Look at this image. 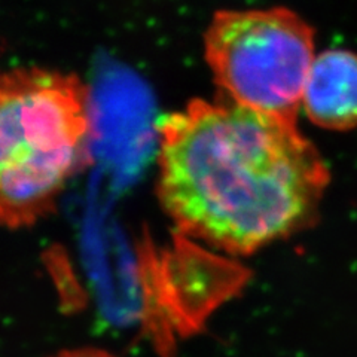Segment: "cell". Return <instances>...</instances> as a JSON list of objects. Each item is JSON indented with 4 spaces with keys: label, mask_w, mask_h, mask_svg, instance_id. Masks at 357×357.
Returning a JSON list of instances; mask_svg holds the SVG:
<instances>
[{
    "label": "cell",
    "mask_w": 357,
    "mask_h": 357,
    "mask_svg": "<svg viewBox=\"0 0 357 357\" xmlns=\"http://www.w3.org/2000/svg\"><path fill=\"white\" fill-rule=\"evenodd\" d=\"M160 204L182 234L249 255L310 227L329 185L296 121L194 98L158 124Z\"/></svg>",
    "instance_id": "obj_1"
},
{
    "label": "cell",
    "mask_w": 357,
    "mask_h": 357,
    "mask_svg": "<svg viewBox=\"0 0 357 357\" xmlns=\"http://www.w3.org/2000/svg\"><path fill=\"white\" fill-rule=\"evenodd\" d=\"M89 86L48 67L0 70V227L48 218L88 164L94 137Z\"/></svg>",
    "instance_id": "obj_2"
},
{
    "label": "cell",
    "mask_w": 357,
    "mask_h": 357,
    "mask_svg": "<svg viewBox=\"0 0 357 357\" xmlns=\"http://www.w3.org/2000/svg\"><path fill=\"white\" fill-rule=\"evenodd\" d=\"M316 35L287 8L218 10L204 31V59L222 100L296 121Z\"/></svg>",
    "instance_id": "obj_3"
},
{
    "label": "cell",
    "mask_w": 357,
    "mask_h": 357,
    "mask_svg": "<svg viewBox=\"0 0 357 357\" xmlns=\"http://www.w3.org/2000/svg\"><path fill=\"white\" fill-rule=\"evenodd\" d=\"M301 106L317 127L333 131L357 128V54L337 48L316 55Z\"/></svg>",
    "instance_id": "obj_4"
},
{
    "label": "cell",
    "mask_w": 357,
    "mask_h": 357,
    "mask_svg": "<svg viewBox=\"0 0 357 357\" xmlns=\"http://www.w3.org/2000/svg\"><path fill=\"white\" fill-rule=\"evenodd\" d=\"M50 357H115L107 350L96 349V347H79V349H67L61 350L57 354Z\"/></svg>",
    "instance_id": "obj_5"
}]
</instances>
